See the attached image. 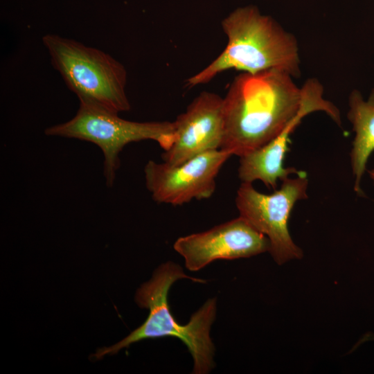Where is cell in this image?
<instances>
[{
	"label": "cell",
	"instance_id": "6da1fadb",
	"mask_svg": "<svg viewBox=\"0 0 374 374\" xmlns=\"http://www.w3.org/2000/svg\"><path fill=\"white\" fill-rule=\"evenodd\" d=\"M293 78L279 69L237 75L223 98L220 149L240 157L276 137L301 105V87Z\"/></svg>",
	"mask_w": 374,
	"mask_h": 374
},
{
	"label": "cell",
	"instance_id": "7a4b0ae2",
	"mask_svg": "<svg viewBox=\"0 0 374 374\" xmlns=\"http://www.w3.org/2000/svg\"><path fill=\"white\" fill-rule=\"evenodd\" d=\"M228 42L224 51L205 68L186 80L193 87L211 81L225 71L256 73L279 69L293 78L301 75L298 42L270 16L254 6L238 8L222 22Z\"/></svg>",
	"mask_w": 374,
	"mask_h": 374
},
{
	"label": "cell",
	"instance_id": "3957f363",
	"mask_svg": "<svg viewBox=\"0 0 374 374\" xmlns=\"http://www.w3.org/2000/svg\"><path fill=\"white\" fill-rule=\"evenodd\" d=\"M182 278L204 282L186 275L181 267L172 261L158 267L152 278L143 283L135 294L137 305L149 310L146 320L119 342L98 349L93 357L99 359L141 340L172 337L186 346L193 360V373H208L214 367L215 346L210 331L216 316V299H208L186 324L179 323L171 313L168 294L173 283Z\"/></svg>",
	"mask_w": 374,
	"mask_h": 374
},
{
	"label": "cell",
	"instance_id": "277c9868",
	"mask_svg": "<svg viewBox=\"0 0 374 374\" xmlns=\"http://www.w3.org/2000/svg\"><path fill=\"white\" fill-rule=\"evenodd\" d=\"M42 42L54 68L79 101L119 114L131 109L127 71L110 55L75 40L47 34Z\"/></svg>",
	"mask_w": 374,
	"mask_h": 374
},
{
	"label": "cell",
	"instance_id": "5b68a950",
	"mask_svg": "<svg viewBox=\"0 0 374 374\" xmlns=\"http://www.w3.org/2000/svg\"><path fill=\"white\" fill-rule=\"evenodd\" d=\"M48 136L76 139L97 145L103 154V175L107 187H112L118 170L120 154L133 142L152 140L164 150L174 143V122H136L125 120L90 103L80 101L76 114L71 120L45 130Z\"/></svg>",
	"mask_w": 374,
	"mask_h": 374
},
{
	"label": "cell",
	"instance_id": "8992f818",
	"mask_svg": "<svg viewBox=\"0 0 374 374\" xmlns=\"http://www.w3.org/2000/svg\"><path fill=\"white\" fill-rule=\"evenodd\" d=\"M308 185L303 172L283 180L280 188L269 195L256 190L252 183L242 182L237 190L240 216L268 238L269 251L278 265L303 256L290 235L288 220L296 202L308 197Z\"/></svg>",
	"mask_w": 374,
	"mask_h": 374
},
{
	"label": "cell",
	"instance_id": "52a82bcc",
	"mask_svg": "<svg viewBox=\"0 0 374 374\" xmlns=\"http://www.w3.org/2000/svg\"><path fill=\"white\" fill-rule=\"evenodd\" d=\"M231 154L214 150L198 154L179 165L150 160L144 168L145 182L154 201L182 205L193 199L210 198L216 177Z\"/></svg>",
	"mask_w": 374,
	"mask_h": 374
},
{
	"label": "cell",
	"instance_id": "ba28073f",
	"mask_svg": "<svg viewBox=\"0 0 374 374\" xmlns=\"http://www.w3.org/2000/svg\"><path fill=\"white\" fill-rule=\"evenodd\" d=\"M174 249L196 271L219 260L253 256L269 249L268 238L239 216L207 231L179 238Z\"/></svg>",
	"mask_w": 374,
	"mask_h": 374
},
{
	"label": "cell",
	"instance_id": "9c48e42d",
	"mask_svg": "<svg viewBox=\"0 0 374 374\" xmlns=\"http://www.w3.org/2000/svg\"><path fill=\"white\" fill-rule=\"evenodd\" d=\"M174 122V143L162 153L164 162L179 165L202 153L221 148L224 137L223 98L204 91Z\"/></svg>",
	"mask_w": 374,
	"mask_h": 374
},
{
	"label": "cell",
	"instance_id": "30bf717a",
	"mask_svg": "<svg viewBox=\"0 0 374 374\" xmlns=\"http://www.w3.org/2000/svg\"><path fill=\"white\" fill-rule=\"evenodd\" d=\"M323 108V102L318 96L312 93L304 94L298 113L276 137L240 157L238 175L241 181L252 183L260 180L267 188L276 190L278 180L283 181L292 174H302L303 172L294 168L283 167L285 156L289 148L290 136L302 118L312 112L321 111Z\"/></svg>",
	"mask_w": 374,
	"mask_h": 374
},
{
	"label": "cell",
	"instance_id": "8fae6325",
	"mask_svg": "<svg viewBox=\"0 0 374 374\" xmlns=\"http://www.w3.org/2000/svg\"><path fill=\"white\" fill-rule=\"evenodd\" d=\"M348 105L347 116L355 132L350 152L354 190L362 195V177L366 170L368 157L374 150V89L366 101L359 91L353 90L349 95Z\"/></svg>",
	"mask_w": 374,
	"mask_h": 374
},
{
	"label": "cell",
	"instance_id": "7c38bea8",
	"mask_svg": "<svg viewBox=\"0 0 374 374\" xmlns=\"http://www.w3.org/2000/svg\"><path fill=\"white\" fill-rule=\"evenodd\" d=\"M369 175H370L371 178L372 179V180L374 182V169L369 171Z\"/></svg>",
	"mask_w": 374,
	"mask_h": 374
}]
</instances>
